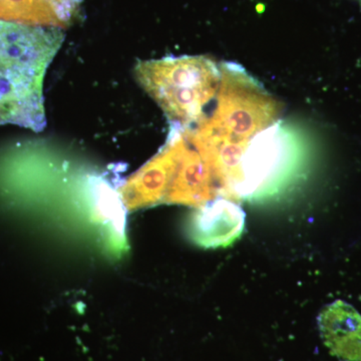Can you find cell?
<instances>
[{
    "instance_id": "4",
    "label": "cell",
    "mask_w": 361,
    "mask_h": 361,
    "mask_svg": "<svg viewBox=\"0 0 361 361\" xmlns=\"http://www.w3.org/2000/svg\"><path fill=\"white\" fill-rule=\"evenodd\" d=\"M303 135L277 121L247 145L240 163L236 200L261 201L281 193L300 174L305 164Z\"/></svg>"
},
{
    "instance_id": "2",
    "label": "cell",
    "mask_w": 361,
    "mask_h": 361,
    "mask_svg": "<svg viewBox=\"0 0 361 361\" xmlns=\"http://www.w3.org/2000/svg\"><path fill=\"white\" fill-rule=\"evenodd\" d=\"M219 68L215 109L192 130L206 142L247 147L255 135L277 122L282 104L243 66L225 61Z\"/></svg>"
},
{
    "instance_id": "1",
    "label": "cell",
    "mask_w": 361,
    "mask_h": 361,
    "mask_svg": "<svg viewBox=\"0 0 361 361\" xmlns=\"http://www.w3.org/2000/svg\"><path fill=\"white\" fill-rule=\"evenodd\" d=\"M63 39L61 28L0 20V125L44 130V78Z\"/></svg>"
},
{
    "instance_id": "7",
    "label": "cell",
    "mask_w": 361,
    "mask_h": 361,
    "mask_svg": "<svg viewBox=\"0 0 361 361\" xmlns=\"http://www.w3.org/2000/svg\"><path fill=\"white\" fill-rule=\"evenodd\" d=\"M323 341L342 361H361V315L349 304L336 301L319 315Z\"/></svg>"
},
{
    "instance_id": "5",
    "label": "cell",
    "mask_w": 361,
    "mask_h": 361,
    "mask_svg": "<svg viewBox=\"0 0 361 361\" xmlns=\"http://www.w3.org/2000/svg\"><path fill=\"white\" fill-rule=\"evenodd\" d=\"M164 172L161 204L200 207L222 197L210 161L190 139L185 128L175 126L168 142L156 155Z\"/></svg>"
},
{
    "instance_id": "6",
    "label": "cell",
    "mask_w": 361,
    "mask_h": 361,
    "mask_svg": "<svg viewBox=\"0 0 361 361\" xmlns=\"http://www.w3.org/2000/svg\"><path fill=\"white\" fill-rule=\"evenodd\" d=\"M245 217L241 207L221 197L198 208L192 216L188 232L197 245L225 248L241 236Z\"/></svg>"
},
{
    "instance_id": "8",
    "label": "cell",
    "mask_w": 361,
    "mask_h": 361,
    "mask_svg": "<svg viewBox=\"0 0 361 361\" xmlns=\"http://www.w3.org/2000/svg\"><path fill=\"white\" fill-rule=\"evenodd\" d=\"M9 0H0V20H6Z\"/></svg>"
},
{
    "instance_id": "3",
    "label": "cell",
    "mask_w": 361,
    "mask_h": 361,
    "mask_svg": "<svg viewBox=\"0 0 361 361\" xmlns=\"http://www.w3.org/2000/svg\"><path fill=\"white\" fill-rule=\"evenodd\" d=\"M135 75L169 120L182 128L192 127L205 116L221 78L219 66L202 56L139 61Z\"/></svg>"
}]
</instances>
